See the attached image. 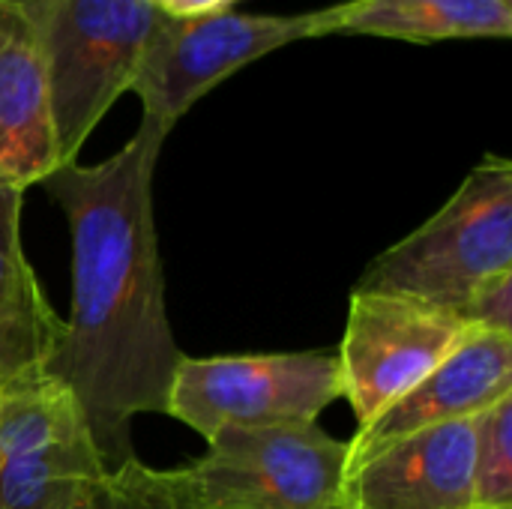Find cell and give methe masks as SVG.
<instances>
[{
    "mask_svg": "<svg viewBox=\"0 0 512 509\" xmlns=\"http://www.w3.org/2000/svg\"><path fill=\"white\" fill-rule=\"evenodd\" d=\"M168 129L141 117L135 135L96 165L66 162L42 186L60 207L72 249V300L48 375L60 381L105 462L132 459L138 417L165 414L186 357L165 306L153 174Z\"/></svg>",
    "mask_w": 512,
    "mask_h": 509,
    "instance_id": "obj_1",
    "label": "cell"
},
{
    "mask_svg": "<svg viewBox=\"0 0 512 509\" xmlns=\"http://www.w3.org/2000/svg\"><path fill=\"white\" fill-rule=\"evenodd\" d=\"M504 270H512V162L486 156L438 213L375 255L354 288L459 315L471 291Z\"/></svg>",
    "mask_w": 512,
    "mask_h": 509,
    "instance_id": "obj_2",
    "label": "cell"
},
{
    "mask_svg": "<svg viewBox=\"0 0 512 509\" xmlns=\"http://www.w3.org/2000/svg\"><path fill=\"white\" fill-rule=\"evenodd\" d=\"M30 12L42 39L57 153L66 165L129 93L162 12L150 0H39Z\"/></svg>",
    "mask_w": 512,
    "mask_h": 509,
    "instance_id": "obj_3",
    "label": "cell"
},
{
    "mask_svg": "<svg viewBox=\"0 0 512 509\" xmlns=\"http://www.w3.org/2000/svg\"><path fill=\"white\" fill-rule=\"evenodd\" d=\"M342 399L336 351L183 357L165 414L207 444L228 429L303 426Z\"/></svg>",
    "mask_w": 512,
    "mask_h": 509,
    "instance_id": "obj_4",
    "label": "cell"
},
{
    "mask_svg": "<svg viewBox=\"0 0 512 509\" xmlns=\"http://www.w3.org/2000/svg\"><path fill=\"white\" fill-rule=\"evenodd\" d=\"M333 36L327 9L294 15L210 12L192 18L159 15L129 93L141 99L147 120L174 129L177 120L237 69L300 39Z\"/></svg>",
    "mask_w": 512,
    "mask_h": 509,
    "instance_id": "obj_5",
    "label": "cell"
},
{
    "mask_svg": "<svg viewBox=\"0 0 512 509\" xmlns=\"http://www.w3.org/2000/svg\"><path fill=\"white\" fill-rule=\"evenodd\" d=\"M348 441L318 423L219 432L186 477L204 509H339Z\"/></svg>",
    "mask_w": 512,
    "mask_h": 509,
    "instance_id": "obj_6",
    "label": "cell"
},
{
    "mask_svg": "<svg viewBox=\"0 0 512 509\" xmlns=\"http://www.w3.org/2000/svg\"><path fill=\"white\" fill-rule=\"evenodd\" d=\"M468 330L456 312L399 294L354 288L336 360L342 399L351 405L357 426L372 423L417 387L456 351Z\"/></svg>",
    "mask_w": 512,
    "mask_h": 509,
    "instance_id": "obj_7",
    "label": "cell"
},
{
    "mask_svg": "<svg viewBox=\"0 0 512 509\" xmlns=\"http://www.w3.org/2000/svg\"><path fill=\"white\" fill-rule=\"evenodd\" d=\"M471 420L396 438L348 462L339 509H471Z\"/></svg>",
    "mask_w": 512,
    "mask_h": 509,
    "instance_id": "obj_8",
    "label": "cell"
},
{
    "mask_svg": "<svg viewBox=\"0 0 512 509\" xmlns=\"http://www.w3.org/2000/svg\"><path fill=\"white\" fill-rule=\"evenodd\" d=\"M512 393V336L468 330L456 351L438 363L417 387L360 426L348 441V462L366 453L444 423L474 420Z\"/></svg>",
    "mask_w": 512,
    "mask_h": 509,
    "instance_id": "obj_9",
    "label": "cell"
},
{
    "mask_svg": "<svg viewBox=\"0 0 512 509\" xmlns=\"http://www.w3.org/2000/svg\"><path fill=\"white\" fill-rule=\"evenodd\" d=\"M60 168L39 24L24 3L0 0V171L21 189Z\"/></svg>",
    "mask_w": 512,
    "mask_h": 509,
    "instance_id": "obj_10",
    "label": "cell"
},
{
    "mask_svg": "<svg viewBox=\"0 0 512 509\" xmlns=\"http://www.w3.org/2000/svg\"><path fill=\"white\" fill-rule=\"evenodd\" d=\"M333 33L402 42L507 39L512 0H345L330 6Z\"/></svg>",
    "mask_w": 512,
    "mask_h": 509,
    "instance_id": "obj_11",
    "label": "cell"
},
{
    "mask_svg": "<svg viewBox=\"0 0 512 509\" xmlns=\"http://www.w3.org/2000/svg\"><path fill=\"white\" fill-rule=\"evenodd\" d=\"M108 474L90 435H75L0 465V509H84Z\"/></svg>",
    "mask_w": 512,
    "mask_h": 509,
    "instance_id": "obj_12",
    "label": "cell"
},
{
    "mask_svg": "<svg viewBox=\"0 0 512 509\" xmlns=\"http://www.w3.org/2000/svg\"><path fill=\"white\" fill-rule=\"evenodd\" d=\"M90 435L72 393L48 372L0 387V465L30 450Z\"/></svg>",
    "mask_w": 512,
    "mask_h": 509,
    "instance_id": "obj_13",
    "label": "cell"
},
{
    "mask_svg": "<svg viewBox=\"0 0 512 509\" xmlns=\"http://www.w3.org/2000/svg\"><path fill=\"white\" fill-rule=\"evenodd\" d=\"M84 509H204L186 471L150 468L141 459H126L111 468Z\"/></svg>",
    "mask_w": 512,
    "mask_h": 509,
    "instance_id": "obj_14",
    "label": "cell"
},
{
    "mask_svg": "<svg viewBox=\"0 0 512 509\" xmlns=\"http://www.w3.org/2000/svg\"><path fill=\"white\" fill-rule=\"evenodd\" d=\"M471 509H512V393L474 420Z\"/></svg>",
    "mask_w": 512,
    "mask_h": 509,
    "instance_id": "obj_15",
    "label": "cell"
},
{
    "mask_svg": "<svg viewBox=\"0 0 512 509\" xmlns=\"http://www.w3.org/2000/svg\"><path fill=\"white\" fill-rule=\"evenodd\" d=\"M63 321L48 303L0 306V387L48 372Z\"/></svg>",
    "mask_w": 512,
    "mask_h": 509,
    "instance_id": "obj_16",
    "label": "cell"
},
{
    "mask_svg": "<svg viewBox=\"0 0 512 509\" xmlns=\"http://www.w3.org/2000/svg\"><path fill=\"white\" fill-rule=\"evenodd\" d=\"M24 192L0 171V306H39L48 303L36 270L30 267L21 243Z\"/></svg>",
    "mask_w": 512,
    "mask_h": 509,
    "instance_id": "obj_17",
    "label": "cell"
},
{
    "mask_svg": "<svg viewBox=\"0 0 512 509\" xmlns=\"http://www.w3.org/2000/svg\"><path fill=\"white\" fill-rule=\"evenodd\" d=\"M459 318L471 330L512 336V270L483 279L465 300Z\"/></svg>",
    "mask_w": 512,
    "mask_h": 509,
    "instance_id": "obj_18",
    "label": "cell"
},
{
    "mask_svg": "<svg viewBox=\"0 0 512 509\" xmlns=\"http://www.w3.org/2000/svg\"><path fill=\"white\" fill-rule=\"evenodd\" d=\"M156 12L171 18H192V15H210L228 9L234 0H150Z\"/></svg>",
    "mask_w": 512,
    "mask_h": 509,
    "instance_id": "obj_19",
    "label": "cell"
},
{
    "mask_svg": "<svg viewBox=\"0 0 512 509\" xmlns=\"http://www.w3.org/2000/svg\"><path fill=\"white\" fill-rule=\"evenodd\" d=\"M15 3H24L27 9H33V6H39V0H15Z\"/></svg>",
    "mask_w": 512,
    "mask_h": 509,
    "instance_id": "obj_20",
    "label": "cell"
}]
</instances>
